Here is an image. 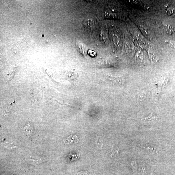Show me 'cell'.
Segmentation results:
<instances>
[{"instance_id": "9c48e42d", "label": "cell", "mask_w": 175, "mask_h": 175, "mask_svg": "<svg viewBox=\"0 0 175 175\" xmlns=\"http://www.w3.org/2000/svg\"><path fill=\"white\" fill-rule=\"evenodd\" d=\"M139 27L140 29L142 30V32L146 36H149L150 35L148 29L145 26L143 25L140 24L139 25Z\"/></svg>"}, {"instance_id": "7c38bea8", "label": "cell", "mask_w": 175, "mask_h": 175, "mask_svg": "<svg viewBox=\"0 0 175 175\" xmlns=\"http://www.w3.org/2000/svg\"><path fill=\"white\" fill-rule=\"evenodd\" d=\"M88 53L91 56L94 57L96 55V52L94 50H90L88 51Z\"/></svg>"}, {"instance_id": "30bf717a", "label": "cell", "mask_w": 175, "mask_h": 175, "mask_svg": "<svg viewBox=\"0 0 175 175\" xmlns=\"http://www.w3.org/2000/svg\"><path fill=\"white\" fill-rule=\"evenodd\" d=\"M103 140L102 137L98 136L96 141V143L98 147L101 148L103 144Z\"/></svg>"}, {"instance_id": "8fae6325", "label": "cell", "mask_w": 175, "mask_h": 175, "mask_svg": "<svg viewBox=\"0 0 175 175\" xmlns=\"http://www.w3.org/2000/svg\"><path fill=\"white\" fill-rule=\"evenodd\" d=\"M166 42L170 46L175 50V42L169 41H166Z\"/></svg>"}, {"instance_id": "3957f363", "label": "cell", "mask_w": 175, "mask_h": 175, "mask_svg": "<svg viewBox=\"0 0 175 175\" xmlns=\"http://www.w3.org/2000/svg\"><path fill=\"white\" fill-rule=\"evenodd\" d=\"M164 28L166 31L169 34H172L175 32V28L172 25L166 24Z\"/></svg>"}, {"instance_id": "277c9868", "label": "cell", "mask_w": 175, "mask_h": 175, "mask_svg": "<svg viewBox=\"0 0 175 175\" xmlns=\"http://www.w3.org/2000/svg\"><path fill=\"white\" fill-rule=\"evenodd\" d=\"M126 51L128 54H131L134 52V48L133 46L129 42H126L125 44Z\"/></svg>"}, {"instance_id": "6da1fadb", "label": "cell", "mask_w": 175, "mask_h": 175, "mask_svg": "<svg viewBox=\"0 0 175 175\" xmlns=\"http://www.w3.org/2000/svg\"><path fill=\"white\" fill-rule=\"evenodd\" d=\"M83 24L85 28L87 30H92L94 28V22L91 18L85 19L83 22Z\"/></svg>"}, {"instance_id": "5b68a950", "label": "cell", "mask_w": 175, "mask_h": 175, "mask_svg": "<svg viewBox=\"0 0 175 175\" xmlns=\"http://www.w3.org/2000/svg\"><path fill=\"white\" fill-rule=\"evenodd\" d=\"M157 117L156 116L154 113L152 112L148 116L143 118L142 119H136L137 120H140V121H146V120H148V121H150L151 120H155L157 118Z\"/></svg>"}, {"instance_id": "52a82bcc", "label": "cell", "mask_w": 175, "mask_h": 175, "mask_svg": "<svg viewBox=\"0 0 175 175\" xmlns=\"http://www.w3.org/2000/svg\"><path fill=\"white\" fill-rule=\"evenodd\" d=\"M148 54L150 59L152 63L157 62V61H158V57L156 55V54H154V53H153L152 52H149Z\"/></svg>"}, {"instance_id": "ba28073f", "label": "cell", "mask_w": 175, "mask_h": 175, "mask_svg": "<svg viewBox=\"0 0 175 175\" xmlns=\"http://www.w3.org/2000/svg\"><path fill=\"white\" fill-rule=\"evenodd\" d=\"M100 37L101 40L103 42H106L107 39V34L106 30H102L100 34Z\"/></svg>"}, {"instance_id": "7a4b0ae2", "label": "cell", "mask_w": 175, "mask_h": 175, "mask_svg": "<svg viewBox=\"0 0 175 175\" xmlns=\"http://www.w3.org/2000/svg\"><path fill=\"white\" fill-rule=\"evenodd\" d=\"M76 49L80 54L85 56L87 52V49L86 46L80 42H77L76 43Z\"/></svg>"}, {"instance_id": "8992f818", "label": "cell", "mask_w": 175, "mask_h": 175, "mask_svg": "<svg viewBox=\"0 0 175 175\" xmlns=\"http://www.w3.org/2000/svg\"><path fill=\"white\" fill-rule=\"evenodd\" d=\"M68 143H76L78 141V137L76 135H71L67 138Z\"/></svg>"}]
</instances>
